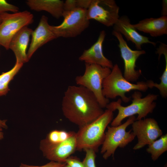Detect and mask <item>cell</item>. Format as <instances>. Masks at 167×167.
I'll list each match as a JSON object with an SVG mask.
<instances>
[{
    "label": "cell",
    "mask_w": 167,
    "mask_h": 167,
    "mask_svg": "<svg viewBox=\"0 0 167 167\" xmlns=\"http://www.w3.org/2000/svg\"><path fill=\"white\" fill-rule=\"evenodd\" d=\"M62 110L65 117L79 127L93 121L104 111L94 95L82 86H69L62 102Z\"/></svg>",
    "instance_id": "obj_1"
},
{
    "label": "cell",
    "mask_w": 167,
    "mask_h": 167,
    "mask_svg": "<svg viewBox=\"0 0 167 167\" xmlns=\"http://www.w3.org/2000/svg\"><path fill=\"white\" fill-rule=\"evenodd\" d=\"M158 96L157 95L150 93L142 98L141 93L136 91L131 95L132 103L127 106L122 105V101L120 98L116 101L109 103L106 107V109L113 112L116 110L118 111L117 116L111 123V126H119L126 118L136 114L138 116L136 120L145 118L148 115L153 111L156 104L155 101L157 99Z\"/></svg>",
    "instance_id": "obj_2"
},
{
    "label": "cell",
    "mask_w": 167,
    "mask_h": 167,
    "mask_svg": "<svg viewBox=\"0 0 167 167\" xmlns=\"http://www.w3.org/2000/svg\"><path fill=\"white\" fill-rule=\"evenodd\" d=\"M113 118V112L106 109L97 119L79 127V130L76 133V150L88 148L97 152L104 141L105 129L111 123Z\"/></svg>",
    "instance_id": "obj_3"
},
{
    "label": "cell",
    "mask_w": 167,
    "mask_h": 167,
    "mask_svg": "<svg viewBox=\"0 0 167 167\" xmlns=\"http://www.w3.org/2000/svg\"><path fill=\"white\" fill-rule=\"evenodd\" d=\"M148 88L147 81L133 84L127 80L124 77L118 65L116 64L103 81L102 92L104 96L108 99H114L119 96L122 101L127 103L131 99L126 96V93L133 90L146 92Z\"/></svg>",
    "instance_id": "obj_4"
},
{
    "label": "cell",
    "mask_w": 167,
    "mask_h": 167,
    "mask_svg": "<svg viewBox=\"0 0 167 167\" xmlns=\"http://www.w3.org/2000/svg\"><path fill=\"white\" fill-rule=\"evenodd\" d=\"M85 65L84 74L75 78L76 83L77 85L84 87L92 92L101 107L102 108H106L109 102V100L103 95L102 84L111 70L94 64L85 63Z\"/></svg>",
    "instance_id": "obj_5"
},
{
    "label": "cell",
    "mask_w": 167,
    "mask_h": 167,
    "mask_svg": "<svg viewBox=\"0 0 167 167\" xmlns=\"http://www.w3.org/2000/svg\"><path fill=\"white\" fill-rule=\"evenodd\" d=\"M136 120L134 115L129 117L125 122L119 126H107L101 150L104 159L106 160L111 156H113L118 147L124 148L134 139L135 136L131 130L127 131L126 129Z\"/></svg>",
    "instance_id": "obj_6"
},
{
    "label": "cell",
    "mask_w": 167,
    "mask_h": 167,
    "mask_svg": "<svg viewBox=\"0 0 167 167\" xmlns=\"http://www.w3.org/2000/svg\"><path fill=\"white\" fill-rule=\"evenodd\" d=\"M0 16V45L8 50L14 36L23 28L32 24L34 16L27 11L12 14L4 12Z\"/></svg>",
    "instance_id": "obj_7"
},
{
    "label": "cell",
    "mask_w": 167,
    "mask_h": 167,
    "mask_svg": "<svg viewBox=\"0 0 167 167\" xmlns=\"http://www.w3.org/2000/svg\"><path fill=\"white\" fill-rule=\"evenodd\" d=\"M64 19L57 26H52L57 38L76 37L81 33L89 26L87 10L77 8L63 13Z\"/></svg>",
    "instance_id": "obj_8"
},
{
    "label": "cell",
    "mask_w": 167,
    "mask_h": 167,
    "mask_svg": "<svg viewBox=\"0 0 167 167\" xmlns=\"http://www.w3.org/2000/svg\"><path fill=\"white\" fill-rule=\"evenodd\" d=\"M119 7L114 0H92L87 10V19L107 27L113 26L119 18Z\"/></svg>",
    "instance_id": "obj_9"
},
{
    "label": "cell",
    "mask_w": 167,
    "mask_h": 167,
    "mask_svg": "<svg viewBox=\"0 0 167 167\" xmlns=\"http://www.w3.org/2000/svg\"><path fill=\"white\" fill-rule=\"evenodd\" d=\"M131 125L132 132L138 139L133 148L135 150L149 145L163 135L157 122L153 118L136 120Z\"/></svg>",
    "instance_id": "obj_10"
},
{
    "label": "cell",
    "mask_w": 167,
    "mask_h": 167,
    "mask_svg": "<svg viewBox=\"0 0 167 167\" xmlns=\"http://www.w3.org/2000/svg\"><path fill=\"white\" fill-rule=\"evenodd\" d=\"M40 149L47 159L55 162L65 163L66 160L76 150L77 141L75 132L62 142L52 143L45 139L41 141Z\"/></svg>",
    "instance_id": "obj_11"
},
{
    "label": "cell",
    "mask_w": 167,
    "mask_h": 167,
    "mask_svg": "<svg viewBox=\"0 0 167 167\" xmlns=\"http://www.w3.org/2000/svg\"><path fill=\"white\" fill-rule=\"evenodd\" d=\"M112 34L117 38L119 42L118 46L124 63V77L131 82L136 81L141 75L142 71L140 70H135L136 62L139 57L145 54L146 52L143 50L131 49L120 33L113 30Z\"/></svg>",
    "instance_id": "obj_12"
},
{
    "label": "cell",
    "mask_w": 167,
    "mask_h": 167,
    "mask_svg": "<svg viewBox=\"0 0 167 167\" xmlns=\"http://www.w3.org/2000/svg\"><path fill=\"white\" fill-rule=\"evenodd\" d=\"M32 40L27 53L29 60L39 48L47 42L57 38L52 28L48 22V18L42 15L36 28L32 33Z\"/></svg>",
    "instance_id": "obj_13"
},
{
    "label": "cell",
    "mask_w": 167,
    "mask_h": 167,
    "mask_svg": "<svg viewBox=\"0 0 167 167\" xmlns=\"http://www.w3.org/2000/svg\"><path fill=\"white\" fill-rule=\"evenodd\" d=\"M105 35V31H101L96 42L90 48L84 51L79 57V60L112 69L113 66L112 61L105 57L103 52L102 45Z\"/></svg>",
    "instance_id": "obj_14"
},
{
    "label": "cell",
    "mask_w": 167,
    "mask_h": 167,
    "mask_svg": "<svg viewBox=\"0 0 167 167\" xmlns=\"http://www.w3.org/2000/svg\"><path fill=\"white\" fill-rule=\"evenodd\" d=\"M113 30L123 34L128 41L134 43L137 49L141 50L142 45L146 43H150L154 46L156 43L151 41L149 38L139 34L131 23L130 20L126 16L119 17L113 26Z\"/></svg>",
    "instance_id": "obj_15"
},
{
    "label": "cell",
    "mask_w": 167,
    "mask_h": 167,
    "mask_svg": "<svg viewBox=\"0 0 167 167\" xmlns=\"http://www.w3.org/2000/svg\"><path fill=\"white\" fill-rule=\"evenodd\" d=\"M32 30L25 26L20 30L14 36L9 44V49L14 53L16 60L23 64L29 61L26 52Z\"/></svg>",
    "instance_id": "obj_16"
},
{
    "label": "cell",
    "mask_w": 167,
    "mask_h": 167,
    "mask_svg": "<svg viewBox=\"0 0 167 167\" xmlns=\"http://www.w3.org/2000/svg\"><path fill=\"white\" fill-rule=\"evenodd\" d=\"M133 26L136 30L149 34L152 37L160 36L167 34V16L145 19Z\"/></svg>",
    "instance_id": "obj_17"
},
{
    "label": "cell",
    "mask_w": 167,
    "mask_h": 167,
    "mask_svg": "<svg viewBox=\"0 0 167 167\" xmlns=\"http://www.w3.org/2000/svg\"><path fill=\"white\" fill-rule=\"evenodd\" d=\"M64 2L60 0H28L26 3L32 10L46 11L58 19L63 16Z\"/></svg>",
    "instance_id": "obj_18"
},
{
    "label": "cell",
    "mask_w": 167,
    "mask_h": 167,
    "mask_svg": "<svg viewBox=\"0 0 167 167\" xmlns=\"http://www.w3.org/2000/svg\"><path fill=\"white\" fill-rule=\"evenodd\" d=\"M159 54V57L162 54L164 55L165 62L164 70L160 78L161 82L160 84L154 83L151 80H148L149 88L155 87L159 90L160 94L163 98H166L167 97V46L164 43L160 44L159 48L156 52Z\"/></svg>",
    "instance_id": "obj_19"
},
{
    "label": "cell",
    "mask_w": 167,
    "mask_h": 167,
    "mask_svg": "<svg viewBox=\"0 0 167 167\" xmlns=\"http://www.w3.org/2000/svg\"><path fill=\"white\" fill-rule=\"evenodd\" d=\"M23 63L16 60L14 67L0 75V96L6 95L10 91L9 85L23 66Z\"/></svg>",
    "instance_id": "obj_20"
},
{
    "label": "cell",
    "mask_w": 167,
    "mask_h": 167,
    "mask_svg": "<svg viewBox=\"0 0 167 167\" xmlns=\"http://www.w3.org/2000/svg\"><path fill=\"white\" fill-rule=\"evenodd\" d=\"M167 151V134L162 135L149 145L146 149L151 155L153 161L156 160L164 153Z\"/></svg>",
    "instance_id": "obj_21"
},
{
    "label": "cell",
    "mask_w": 167,
    "mask_h": 167,
    "mask_svg": "<svg viewBox=\"0 0 167 167\" xmlns=\"http://www.w3.org/2000/svg\"><path fill=\"white\" fill-rule=\"evenodd\" d=\"M74 132L73 131L67 132L64 130H53L47 134L45 139L50 143H60L67 139Z\"/></svg>",
    "instance_id": "obj_22"
},
{
    "label": "cell",
    "mask_w": 167,
    "mask_h": 167,
    "mask_svg": "<svg viewBox=\"0 0 167 167\" xmlns=\"http://www.w3.org/2000/svg\"><path fill=\"white\" fill-rule=\"evenodd\" d=\"M83 150L86 153L85 157L82 161L84 167H96L95 162L96 152L92 148H87Z\"/></svg>",
    "instance_id": "obj_23"
},
{
    "label": "cell",
    "mask_w": 167,
    "mask_h": 167,
    "mask_svg": "<svg viewBox=\"0 0 167 167\" xmlns=\"http://www.w3.org/2000/svg\"><path fill=\"white\" fill-rule=\"evenodd\" d=\"M19 9L18 7L8 3L5 0H0V14L7 11L17 13L19 12Z\"/></svg>",
    "instance_id": "obj_24"
},
{
    "label": "cell",
    "mask_w": 167,
    "mask_h": 167,
    "mask_svg": "<svg viewBox=\"0 0 167 167\" xmlns=\"http://www.w3.org/2000/svg\"><path fill=\"white\" fill-rule=\"evenodd\" d=\"M65 163L71 167H84L83 162L76 157L69 156L66 160Z\"/></svg>",
    "instance_id": "obj_25"
},
{
    "label": "cell",
    "mask_w": 167,
    "mask_h": 167,
    "mask_svg": "<svg viewBox=\"0 0 167 167\" xmlns=\"http://www.w3.org/2000/svg\"><path fill=\"white\" fill-rule=\"evenodd\" d=\"M66 163H62L51 161L47 164L41 166L29 165L21 163L20 167H64L66 165Z\"/></svg>",
    "instance_id": "obj_26"
},
{
    "label": "cell",
    "mask_w": 167,
    "mask_h": 167,
    "mask_svg": "<svg viewBox=\"0 0 167 167\" xmlns=\"http://www.w3.org/2000/svg\"><path fill=\"white\" fill-rule=\"evenodd\" d=\"M77 8L76 0H66L64 2L63 13Z\"/></svg>",
    "instance_id": "obj_27"
},
{
    "label": "cell",
    "mask_w": 167,
    "mask_h": 167,
    "mask_svg": "<svg viewBox=\"0 0 167 167\" xmlns=\"http://www.w3.org/2000/svg\"><path fill=\"white\" fill-rule=\"evenodd\" d=\"M78 8L87 10L92 0H76Z\"/></svg>",
    "instance_id": "obj_28"
},
{
    "label": "cell",
    "mask_w": 167,
    "mask_h": 167,
    "mask_svg": "<svg viewBox=\"0 0 167 167\" xmlns=\"http://www.w3.org/2000/svg\"><path fill=\"white\" fill-rule=\"evenodd\" d=\"M162 16H167V0H164L162 1Z\"/></svg>",
    "instance_id": "obj_29"
},
{
    "label": "cell",
    "mask_w": 167,
    "mask_h": 167,
    "mask_svg": "<svg viewBox=\"0 0 167 167\" xmlns=\"http://www.w3.org/2000/svg\"><path fill=\"white\" fill-rule=\"evenodd\" d=\"M7 120H1L0 119V126L2 128L7 129V126L6 124Z\"/></svg>",
    "instance_id": "obj_30"
},
{
    "label": "cell",
    "mask_w": 167,
    "mask_h": 167,
    "mask_svg": "<svg viewBox=\"0 0 167 167\" xmlns=\"http://www.w3.org/2000/svg\"><path fill=\"white\" fill-rule=\"evenodd\" d=\"M2 131V128L0 126V140L4 138V134Z\"/></svg>",
    "instance_id": "obj_31"
},
{
    "label": "cell",
    "mask_w": 167,
    "mask_h": 167,
    "mask_svg": "<svg viewBox=\"0 0 167 167\" xmlns=\"http://www.w3.org/2000/svg\"><path fill=\"white\" fill-rule=\"evenodd\" d=\"M64 167H71L70 166L66 164V165Z\"/></svg>",
    "instance_id": "obj_32"
},
{
    "label": "cell",
    "mask_w": 167,
    "mask_h": 167,
    "mask_svg": "<svg viewBox=\"0 0 167 167\" xmlns=\"http://www.w3.org/2000/svg\"><path fill=\"white\" fill-rule=\"evenodd\" d=\"M1 17H0V24L1 23Z\"/></svg>",
    "instance_id": "obj_33"
},
{
    "label": "cell",
    "mask_w": 167,
    "mask_h": 167,
    "mask_svg": "<svg viewBox=\"0 0 167 167\" xmlns=\"http://www.w3.org/2000/svg\"></svg>",
    "instance_id": "obj_34"
}]
</instances>
